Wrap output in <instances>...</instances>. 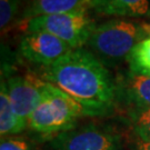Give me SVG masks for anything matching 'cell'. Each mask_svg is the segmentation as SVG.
Segmentation results:
<instances>
[{"mask_svg":"<svg viewBox=\"0 0 150 150\" xmlns=\"http://www.w3.org/2000/svg\"><path fill=\"white\" fill-rule=\"evenodd\" d=\"M0 150H30V147L22 139H2Z\"/></svg>","mask_w":150,"mask_h":150,"instance_id":"obj_15","label":"cell"},{"mask_svg":"<svg viewBox=\"0 0 150 150\" xmlns=\"http://www.w3.org/2000/svg\"><path fill=\"white\" fill-rule=\"evenodd\" d=\"M117 83V102L121 101L130 111L150 109V76L129 70Z\"/></svg>","mask_w":150,"mask_h":150,"instance_id":"obj_8","label":"cell"},{"mask_svg":"<svg viewBox=\"0 0 150 150\" xmlns=\"http://www.w3.org/2000/svg\"><path fill=\"white\" fill-rule=\"evenodd\" d=\"M19 52L29 62L48 67L72 48L61 39L46 31H27L19 42Z\"/></svg>","mask_w":150,"mask_h":150,"instance_id":"obj_7","label":"cell"},{"mask_svg":"<svg viewBox=\"0 0 150 150\" xmlns=\"http://www.w3.org/2000/svg\"><path fill=\"white\" fill-rule=\"evenodd\" d=\"M89 8L32 18L26 23L27 31H46L61 39L72 49L82 48L88 43L96 28Z\"/></svg>","mask_w":150,"mask_h":150,"instance_id":"obj_4","label":"cell"},{"mask_svg":"<svg viewBox=\"0 0 150 150\" xmlns=\"http://www.w3.org/2000/svg\"><path fill=\"white\" fill-rule=\"evenodd\" d=\"M25 123L17 117L12 106H11L7 83L5 78L1 77V88H0V134L1 137L12 136L20 134L27 128Z\"/></svg>","mask_w":150,"mask_h":150,"instance_id":"obj_11","label":"cell"},{"mask_svg":"<svg viewBox=\"0 0 150 150\" xmlns=\"http://www.w3.org/2000/svg\"><path fill=\"white\" fill-rule=\"evenodd\" d=\"M146 37L144 23L111 19L96 26L87 45L106 67H115L128 60L134 46Z\"/></svg>","mask_w":150,"mask_h":150,"instance_id":"obj_2","label":"cell"},{"mask_svg":"<svg viewBox=\"0 0 150 150\" xmlns=\"http://www.w3.org/2000/svg\"><path fill=\"white\" fill-rule=\"evenodd\" d=\"M5 80L13 111L20 121L28 126L30 115L42 99L45 80L32 74L7 75Z\"/></svg>","mask_w":150,"mask_h":150,"instance_id":"obj_6","label":"cell"},{"mask_svg":"<svg viewBox=\"0 0 150 150\" xmlns=\"http://www.w3.org/2000/svg\"><path fill=\"white\" fill-rule=\"evenodd\" d=\"M89 7V0H28L22 12V20L41 16L66 13Z\"/></svg>","mask_w":150,"mask_h":150,"instance_id":"obj_10","label":"cell"},{"mask_svg":"<svg viewBox=\"0 0 150 150\" xmlns=\"http://www.w3.org/2000/svg\"><path fill=\"white\" fill-rule=\"evenodd\" d=\"M89 7L103 16L138 18L150 15L149 0H89Z\"/></svg>","mask_w":150,"mask_h":150,"instance_id":"obj_9","label":"cell"},{"mask_svg":"<svg viewBox=\"0 0 150 150\" xmlns=\"http://www.w3.org/2000/svg\"><path fill=\"white\" fill-rule=\"evenodd\" d=\"M87 117L78 102L45 80L42 99L28 120V127L40 134H58L75 128L77 120Z\"/></svg>","mask_w":150,"mask_h":150,"instance_id":"obj_3","label":"cell"},{"mask_svg":"<svg viewBox=\"0 0 150 150\" xmlns=\"http://www.w3.org/2000/svg\"><path fill=\"white\" fill-rule=\"evenodd\" d=\"M149 76H150V75H149Z\"/></svg>","mask_w":150,"mask_h":150,"instance_id":"obj_18","label":"cell"},{"mask_svg":"<svg viewBox=\"0 0 150 150\" xmlns=\"http://www.w3.org/2000/svg\"><path fill=\"white\" fill-rule=\"evenodd\" d=\"M128 116L137 140H150V109L130 111Z\"/></svg>","mask_w":150,"mask_h":150,"instance_id":"obj_13","label":"cell"},{"mask_svg":"<svg viewBox=\"0 0 150 150\" xmlns=\"http://www.w3.org/2000/svg\"><path fill=\"white\" fill-rule=\"evenodd\" d=\"M130 71L150 75V36L137 43L129 56Z\"/></svg>","mask_w":150,"mask_h":150,"instance_id":"obj_12","label":"cell"},{"mask_svg":"<svg viewBox=\"0 0 150 150\" xmlns=\"http://www.w3.org/2000/svg\"><path fill=\"white\" fill-rule=\"evenodd\" d=\"M20 0H0V27L4 32L18 15Z\"/></svg>","mask_w":150,"mask_h":150,"instance_id":"obj_14","label":"cell"},{"mask_svg":"<svg viewBox=\"0 0 150 150\" xmlns=\"http://www.w3.org/2000/svg\"><path fill=\"white\" fill-rule=\"evenodd\" d=\"M144 28H145L147 35H148V36H150V21L148 22V23H144Z\"/></svg>","mask_w":150,"mask_h":150,"instance_id":"obj_17","label":"cell"},{"mask_svg":"<svg viewBox=\"0 0 150 150\" xmlns=\"http://www.w3.org/2000/svg\"><path fill=\"white\" fill-rule=\"evenodd\" d=\"M50 146L52 150H121L122 137L112 128L90 123L56 134Z\"/></svg>","mask_w":150,"mask_h":150,"instance_id":"obj_5","label":"cell"},{"mask_svg":"<svg viewBox=\"0 0 150 150\" xmlns=\"http://www.w3.org/2000/svg\"><path fill=\"white\" fill-rule=\"evenodd\" d=\"M134 150H150V140H136Z\"/></svg>","mask_w":150,"mask_h":150,"instance_id":"obj_16","label":"cell"},{"mask_svg":"<svg viewBox=\"0 0 150 150\" xmlns=\"http://www.w3.org/2000/svg\"><path fill=\"white\" fill-rule=\"evenodd\" d=\"M42 79L76 100L87 117L109 115L117 103V83L110 71L85 48L72 49L45 67Z\"/></svg>","mask_w":150,"mask_h":150,"instance_id":"obj_1","label":"cell"}]
</instances>
